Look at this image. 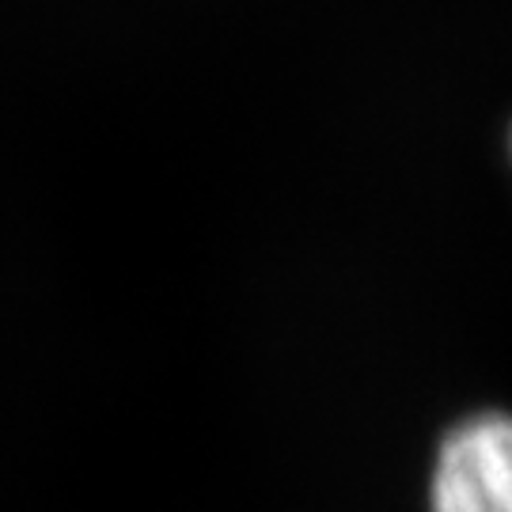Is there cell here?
<instances>
[{"mask_svg": "<svg viewBox=\"0 0 512 512\" xmlns=\"http://www.w3.org/2000/svg\"><path fill=\"white\" fill-rule=\"evenodd\" d=\"M433 512H512V414H475L437 452Z\"/></svg>", "mask_w": 512, "mask_h": 512, "instance_id": "1", "label": "cell"}]
</instances>
